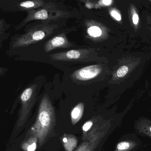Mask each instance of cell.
I'll return each instance as SVG.
<instances>
[{
  "label": "cell",
  "instance_id": "obj_1",
  "mask_svg": "<svg viewBox=\"0 0 151 151\" xmlns=\"http://www.w3.org/2000/svg\"><path fill=\"white\" fill-rule=\"evenodd\" d=\"M24 32L16 34L10 39L6 55L13 58L26 48L36 44L52 34L57 25L42 24L25 26Z\"/></svg>",
  "mask_w": 151,
  "mask_h": 151
},
{
  "label": "cell",
  "instance_id": "obj_2",
  "mask_svg": "<svg viewBox=\"0 0 151 151\" xmlns=\"http://www.w3.org/2000/svg\"><path fill=\"white\" fill-rule=\"evenodd\" d=\"M56 117L55 107L47 94L41 99L35 122L28 131V134L35 135L38 138V148H41L55 129Z\"/></svg>",
  "mask_w": 151,
  "mask_h": 151
},
{
  "label": "cell",
  "instance_id": "obj_3",
  "mask_svg": "<svg viewBox=\"0 0 151 151\" xmlns=\"http://www.w3.org/2000/svg\"><path fill=\"white\" fill-rule=\"evenodd\" d=\"M39 87V81L34 80L22 91L17 98L16 102L20 105L16 122L17 129L23 128L29 119L37 101Z\"/></svg>",
  "mask_w": 151,
  "mask_h": 151
},
{
  "label": "cell",
  "instance_id": "obj_4",
  "mask_svg": "<svg viewBox=\"0 0 151 151\" xmlns=\"http://www.w3.org/2000/svg\"><path fill=\"white\" fill-rule=\"evenodd\" d=\"M53 61L106 63V58L99 56L95 49H78L52 54L49 55Z\"/></svg>",
  "mask_w": 151,
  "mask_h": 151
},
{
  "label": "cell",
  "instance_id": "obj_5",
  "mask_svg": "<svg viewBox=\"0 0 151 151\" xmlns=\"http://www.w3.org/2000/svg\"><path fill=\"white\" fill-rule=\"evenodd\" d=\"M27 12L26 17L14 27V32L19 31L31 21L39 20L47 21L56 20L69 16V13L57 9L55 4L51 3L45 4L44 6L40 9L29 11Z\"/></svg>",
  "mask_w": 151,
  "mask_h": 151
},
{
  "label": "cell",
  "instance_id": "obj_6",
  "mask_svg": "<svg viewBox=\"0 0 151 151\" xmlns=\"http://www.w3.org/2000/svg\"><path fill=\"white\" fill-rule=\"evenodd\" d=\"M110 70L106 63L92 65L83 67L73 72L70 77L78 84H89L105 80Z\"/></svg>",
  "mask_w": 151,
  "mask_h": 151
},
{
  "label": "cell",
  "instance_id": "obj_7",
  "mask_svg": "<svg viewBox=\"0 0 151 151\" xmlns=\"http://www.w3.org/2000/svg\"><path fill=\"white\" fill-rule=\"evenodd\" d=\"M111 127L110 120L103 121L100 126L81 144L75 151H95Z\"/></svg>",
  "mask_w": 151,
  "mask_h": 151
},
{
  "label": "cell",
  "instance_id": "obj_8",
  "mask_svg": "<svg viewBox=\"0 0 151 151\" xmlns=\"http://www.w3.org/2000/svg\"><path fill=\"white\" fill-rule=\"evenodd\" d=\"M142 145L137 134H127L117 144L114 151H137L142 148Z\"/></svg>",
  "mask_w": 151,
  "mask_h": 151
},
{
  "label": "cell",
  "instance_id": "obj_9",
  "mask_svg": "<svg viewBox=\"0 0 151 151\" xmlns=\"http://www.w3.org/2000/svg\"><path fill=\"white\" fill-rule=\"evenodd\" d=\"M87 32L89 39L95 42L105 41L108 37L107 29L97 22H91L87 26Z\"/></svg>",
  "mask_w": 151,
  "mask_h": 151
},
{
  "label": "cell",
  "instance_id": "obj_10",
  "mask_svg": "<svg viewBox=\"0 0 151 151\" xmlns=\"http://www.w3.org/2000/svg\"><path fill=\"white\" fill-rule=\"evenodd\" d=\"M73 46L64 33L60 34L47 41L43 46L44 52L48 53L58 48H69Z\"/></svg>",
  "mask_w": 151,
  "mask_h": 151
},
{
  "label": "cell",
  "instance_id": "obj_11",
  "mask_svg": "<svg viewBox=\"0 0 151 151\" xmlns=\"http://www.w3.org/2000/svg\"><path fill=\"white\" fill-rule=\"evenodd\" d=\"M134 128L136 134L151 140V120L146 119H140L136 122Z\"/></svg>",
  "mask_w": 151,
  "mask_h": 151
},
{
  "label": "cell",
  "instance_id": "obj_12",
  "mask_svg": "<svg viewBox=\"0 0 151 151\" xmlns=\"http://www.w3.org/2000/svg\"><path fill=\"white\" fill-rule=\"evenodd\" d=\"M103 118L101 116H95L86 122L82 127L83 131V140H85L92 134L102 123Z\"/></svg>",
  "mask_w": 151,
  "mask_h": 151
},
{
  "label": "cell",
  "instance_id": "obj_13",
  "mask_svg": "<svg viewBox=\"0 0 151 151\" xmlns=\"http://www.w3.org/2000/svg\"><path fill=\"white\" fill-rule=\"evenodd\" d=\"M42 0H27L18 2L17 4V10L27 12L40 9L45 5Z\"/></svg>",
  "mask_w": 151,
  "mask_h": 151
},
{
  "label": "cell",
  "instance_id": "obj_14",
  "mask_svg": "<svg viewBox=\"0 0 151 151\" xmlns=\"http://www.w3.org/2000/svg\"><path fill=\"white\" fill-rule=\"evenodd\" d=\"M62 143L66 151H73L77 146L78 140L73 135L65 134L62 137Z\"/></svg>",
  "mask_w": 151,
  "mask_h": 151
},
{
  "label": "cell",
  "instance_id": "obj_15",
  "mask_svg": "<svg viewBox=\"0 0 151 151\" xmlns=\"http://www.w3.org/2000/svg\"><path fill=\"white\" fill-rule=\"evenodd\" d=\"M30 137L21 145V149L24 151H35L38 145V138L35 135H30Z\"/></svg>",
  "mask_w": 151,
  "mask_h": 151
},
{
  "label": "cell",
  "instance_id": "obj_16",
  "mask_svg": "<svg viewBox=\"0 0 151 151\" xmlns=\"http://www.w3.org/2000/svg\"><path fill=\"white\" fill-rule=\"evenodd\" d=\"M84 109V103H80L72 109L70 115L73 125L76 124L81 119L83 115Z\"/></svg>",
  "mask_w": 151,
  "mask_h": 151
},
{
  "label": "cell",
  "instance_id": "obj_17",
  "mask_svg": "<svg viewBox=\"0 0 151 151\" xmlns=\"http://www.w3.org/2000/svg\"><path fill=\"white\" fill-rule=\"evenodd\" d=\"M11 27V25L9 24L4 19H0V33L6 32Z\"/></svg>",
  "mask_w": 151,
  "mask_h": 151
},
{
  "label": "cell",
  "instance_id": "obj_18",
  "mask_svg": "<svg viewBox=\"0 0 151 151\" xmlns=\"http://www.w3.org/2000/svg\"><path fill=\"white\" fill-rule=\"evenodd\" d=\"M10 35V32L0 33V49L3 46V43L5 40H8Z\"/></svg>",
  "mask_w": 151,
  "mask_h": 151
},
{
  "label": "cell",
  "instance_id": "obj_19",
  "mask_svg": "<svg viewBox=\"0 0 151 151\" xmlns=\"http://www.w3.org/2000/svg\"><path fill=\"white\" fill-rule=\"evenodd\" d=\"M110 14L111 16L115 19L116 20L118 21H120L121 20L122 17L120 14L115 10H112L110 12Z\"/></svg>",
  "mask_w": 151,
  "mask_h": 151
},
{
  "label": "cell",
  "instance_id": "obj_20",
  "mask_svg": "<svg viewBox=\"0 0 151 151\" xmlns=\"http://www.w3.org/2000/svg\"><path fill=\"white\" fill-rule=\"evenodd\" d=\"M9 69L6 67L0 66V77L4 76L8 73Z\"/></svg>",
  "mask_w": 151,
  "mask_h": 151
},
{
  "label": "cell",
  "instance_id": "obj_21",
  "mask_svg": "<svg viewBox=\"0 0 151 151\" xmlns=\"http://www.w3.org/2000/svg\"><path fill=\"white\" fill-rule=\"evenodd\" d=\"M133 23L135 24H138V21H139V17L137 14H134L133 17Z\"/></svg>",
  "mask_w": 151,
  "mask_h": 151
},
{
  "label": "cell",
  "instance_id": "obj_22",
  "mask_svg": "<svg viewBox=\"0 0 151 151\" xmlns=\"http://www.w3.org/2000/svg\"><path fill=\"white\" fill-rule=\"evenodd\" d=\"M103 3L105 5H109L111 4L112 0H103Z\"/></svg>",
  "mask_w": 151,
  "mask_h": 151
}]
</instances>
